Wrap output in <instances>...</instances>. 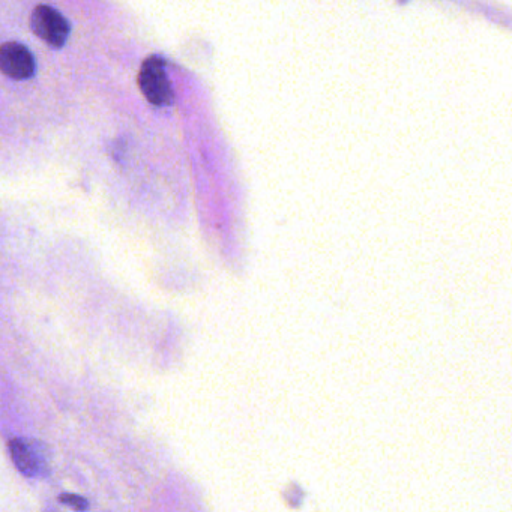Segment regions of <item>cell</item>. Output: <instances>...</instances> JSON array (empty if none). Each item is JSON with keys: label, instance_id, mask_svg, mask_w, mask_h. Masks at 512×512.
Listing matches in <instances>:
<instances>
[{"label": "cell", "instance_id": "obj_1", "mask_svg": "<svg viewBox=\"0 0 512 512\" xmlns=\"http://www.w3.org/2000/svg\"><path fill=\"white\" fill-rule=\"evenodd\" d=\"M137 82L140 91L152 106L169 107L175 101L172 85L166 73V62L160 56H149L143 62Z\"/></svg>", "mask_w": 512, "mask_h": 512}, {"label": "cell", "instance_id": "obj_2", "mask_svg": "<svg viewBox=\"0 0 512 512\" xmlns=\"http://www.w3.org/2000/svg\"><path fill=\"white\" fill-rule=\"evenodd\" d=\"M31 29L38 38L55 49L64 47L71 35L70 22L49 5H38L32 11Z\"/></svg>", "mask_w": 512, "mask_h": 512}, {"label": "cell", "instance_id": "obj_3", "mask_svg": "<svg viewBox=\"0 0 512 512\" xmlns=\"http://www.w3.org/2000/svg\"><path fill=\"white\" fill-rule=\"evenodd\" d=\"M17 470L28 478L49 472L47 448L40 440L13 439L8 443Z\"/></svg>", "mask_w": 512, "mask_h": 512}, {"label": "cell", "instance_id": "obj_4", "mask_svg": "<svg viewBox=\"0 0 512 512\" xmlns=\"http://www.w3.org/2000/svg\"><path fill=\"white\" fill-rule=\"evenodd\" d=\"M0 71L10 79L25 82L37 73V62L28 47L10 41L0 46Z\"/></svg>", "mask_w": 512, "mask_h": 512}, {"label": "cell", "instance_id": "obj_5", "mask_svg": "<svg viewBox=\"0 0 512 512\" xmlns=\"http://www.w3.org/2000/svg\"><path fill=\"white\" fill-rule=\"evenodd\" d=\"M59 500H61L64 505H68L71 506V508L76 509V511H88L89 509L88 500L83 496H79V494H62V496L59 497Z\"/></svg>", "mask_w": 512, "mask_h": 512}]
</instances>
